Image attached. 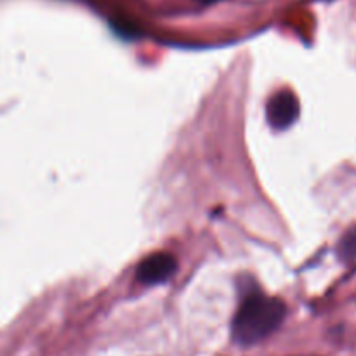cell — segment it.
Instances as JSON below:
<instances>
[{
    "label": "cell",
    "instance_id": "obj_1",
    "mask_svg": "<svg viewBox=\"0 0 356 356\" xmlns=\"http://www.w3.org/2000/svg\"><path fill=\"white\" fill-rule=\"evenodd\" d=\"M287 315L284 301L252 292L243 299L232 323V337L240 346H252L270 337Z\"/></svg>",
    "mask_w": 356,
    "mask_h": 356
},
{
    "label": "cell",
    "instance_id": "obj_2",
    "mask_svg": "<svg viewBox=\"0 0 356 356\" xmlns=\"http://www.w3.org/2000/svg\"><path fill=\"white\" fill-rule=\"evenodd\" d=\"M268 122L277 131L289 129L299 117V101L291 90H280L271 99L266 106Z\"/></svg>",
    "mask_w": 356,
    "mask_h": 356
},
{
    "label": "cell",
    "instance_id": "obj_3",
    "mask_svg": "<svg viewBox=\"0 0 356 356\" xmlns=\"http://www.w3.org/2000/svg\"><path fill=\"white\" fill-rule=\"evenodd\" d=\"M177 270V263L174 256L167 252H156L146 257L141 264H139L136 277L141 284L146 285H156L162 282L169 280Z\"/></svg>",
    "mask_w": 356,
    "mask_h": 356
},
{
    "label": "cell",
    "instance_id": "obj_4",
    "mask_svg": "<svg viewBox=\"0 0 356 356\" xmlns=\"http://www.w3.org/2000/svg\"><path fill=\"white\" fill-rule=\"evenodd\" d=\"M337 254H339V259L346 264L353 263L356 259V226L344 233L339 245H337Z\"/></svg>",
    "mask_w": 356,
    "mask_h": 356
},
{
    "label": "cell",
    "instance_id": "obj_5",
    "mask_svg": "<svg viewBox=\"0 0 356 356\" xmlns=\"http://www.w3.org/2000/svg\"><path fill=\"white\" fill-rule=\"evenodd\" d=\"M198 2H202V3H212V2H218V0H198Z\"/></svg>",
    "mask_w": 356,
    "mask_h": 356
}]
</instances>
